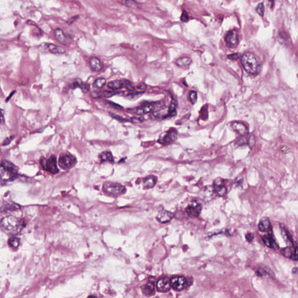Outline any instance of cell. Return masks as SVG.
Here are the masks:
<instances>
[{"mask_svg": "<svg viewBox=\"0 0 298 298\" xmlns=\"http://www.w3.org/2000/svg\"><path fill=\"white\" fill-rule=\"evenodd\" d=\"M241 63L244 69L252 75L256 74L259 69V65L255 55L251 52H246L241 57Z\"/></svg>", "mask_w": 298, "mask_h": 298, "instance_id": "6da1fadb", "label": "cell"}, {"mask_svg": "<svg viewBox=\"0 0 298 298\" xmlns=\"http://www.w3.org/2000/svg\"><path fill=\"white\" fill-rule=\"evenodd\" d=\"M22 223L17 218L12 215H8L3 218L1 221V228L4 232L14 233L19 232Z\"/></svg>", "mask_w": 298, "mask_h": 298, "instance_id": "7a4b0ae2", "label": "cell"}, {"mask_svg": "<svg viewBox=\"0 0 298 298\" xmlns=\"http://www.w3.org/2000/svg\"><path fill=\"white\" fill-rule=\"evenodd\" d=\"M17 167L11 161L3 160L1 164V176L2 181H9L17 177Z\"/></svg>", "mask_w": 298, "mask_h": 298, "instance_id": "3957f363", "label": "cell"}, {"mask_svg": "<svg viewBox=\"0 0 298 298\" xmlns=\"http://www.w3.org/2000/svg\"><path fill=\"white\" fill-rule=\"evenodd\" d=\"M103 189L104 192L107 194L114 196L124 195L126 192V188L124 186L111 182H105L103 185Z\"/></svg>", "mask_w": 298, "mask_h": 298, "instance_id": "277c9868", "label": "cell"}, {"mask_svg": "<svg viewBox=\"0 0 298 298\" xmlns=\"http://www.w3.org/2000/svg\"><path fill=\"white\" fill-rule=\"evenodd\" d=\"M40 162L42 168L51 174H56L59 172L57 165V158L55 156H51L48 159L42 158Z\"/></svg>", "mask_w": 298, "mask_h": 298, "instance_id": "5b68a950", "label": "cell"}, {"mask_svg": "<svg viewBox=\"0 0 298 298\" xmlns=\"http://www.w3.org/2000/svg\"><path fill=\"white\" fill-rule=\"evenodd\" d=\"M171 288L176 291L184 290L187 286L188 282L186 278L183 276H174L170 278Z\"/></svg>", "mask_w": 298, "mask_h": 298, "instance_id": "8992f818", "label": "cell"}, {"mask_svg": "<svg viewBox=\"0 0 298 298\" xmlns=\"http://www.w3.org/2000/svg\"><path fill=\"white\" fill-rule=\"evenodd\" d=\"M76 160L75 157L68 154H65L60 156L58 164L60 167L63 169H69L72 168L76 164Z\"/></svg>", "mask_w": 298, "mask_h": 298, "instance_id": "52a82bcc", "label": "cell"}, {"mask_svg": "<svg viewBox=\"0 0 298 298\" xmlns=\"http://www.w3.org/2000/svg\"><path fill=\"white\" fill-rule=\"evenodd\" d=\"M202 210V205L196 200L190 202L186 208V212L191 218L198 217Z\"/></svg>", "mask_w": 298, "mask_h": 298, "instance_id": "ba28073f", "label": "cell"}, {"mask_svg": "<svg viewBox=\"0 0 298 298\" xmlns=\"http://www.w3.org/2000/svg\"><path fill=\"white\" fill-rule=\"evenodd\" d=\"M213 190L215 194L220 197H224L227 194V189L224 181L221 178H216L213 182Z\"/></svg>", "mask_w": 298, "mask_h": 298, "instance_id": "9c48e42d", "label": "cell"}, {"mask_svg": "<svg viewBox=\"0 0 298 298\" xmlns=\"http://www.w3.org/2000/svg\"><path fill=\"white\" fill-rule=\"evenodd\" d=\"M225 41L227 46L229 48H235L239 43V34L238 31L235 29L229 31L225 36Z\"/></svg>", "mask_w": 298, "mask_h": 298, "instance_id": "30bf717a", "label": "cell"}, {"mask_svg": "<svg viewBox=\"0 0 298 298\" xmlns=\"http://www.w3.org/2000/svg\"><path fill=\"white\" fill-rule=\"evenodd\" d=\"M156 288L160 292H167L171 288L170 279L167 276L160 278L157 282Z\"/></svg>", "mask_w": 298, "mask_h": 298, "instance_id": "8fae6325", "label": "cell"}, {"mask_svg": "<svg viewBox=\"0 0 298 298\" xmlns=\"http://www.w3.org/2000/svg\"><path fill=\"white\" fill-rule=\"evenodd\" d=\"M156 279L152 276L149 278V282L141 287V291L145 295H151L154 294L155 291V284Z\"/></svg>", "mask_w": 298, "mask_h": 298, "instance_id": "7c38bea8", "label": "cell"}, {"mask_svg": "<svg viewBox=\"0 0 298 298\" xmlns=\"http://www.w3.org/2000/svg\"><path fill=\"white\" fill-rule=\"evenodd\" d=\"M173 217H174L173 213L167 210H163L159 211L156 217V218L160 223L164 224L171 221Z\"/></svg>", "mask_w": 298, "mask_h": 298, "instance_id": "4fadbf2b", "label": "cell"}, {"mask_svg": "<svg viewBox=\"0 0 298 298\" xmlns=\"http://www.w3.org/2000/svg\"><path fill=\"white\" fill-rule=\"evenodd\" d=\"M232 128L239 135L245 136L248 134V129L247 126L243 123L240 122H233L231 124Z\"/></svg>", "mask_w": 298, "mask_h": 298, "instance_id": "5bb4252c", "label": "cell"}, {"mask_svg": "<svg viewBox=\"0 0 298 298\" xmlns=\"http://www.w3.org/2000/svg\"><path fill=\"white\" fill-rule=\"evenodd\" d=\"M54 36L57 40L61 45H67L69 43L68 37L65 34L64 31L60 28H57L55 30Z\"/></svg>", "mask_w": 298, "mask_h": 298, "instance_id": "9a60e30c", "label": "cell"}, {"mask_svg": "<svg viewBox=\"0 0 298 298\" xmlns=\"http://www.w3.org/2000/svg\"><path fill=\"white\" fill-rule=\"evenodd\" d=\"M259 230L262 232H269L271 229V223L270 220L267 217L262 218L258 225Z\"/></svg>", "mask_w": 298, "mask_h": 298, "instance_id": "2e32d148", "label": "cell"}, {"mask_svg": "<svg viewBox=\"0 0 298 298\" xmlns=\"http://www.w3.org/2000/svg\"><path fill=\"white\" fill-rule=\"evenodd\" d=\"M263 241L264 243V244L269 248H273L275 250H277L279 248L278 245L277 243L275 242L274 239L273 238V236L271 235H268L264 236L263 238Z\"/></svg>", "mask_w": 298, "mask_h": 298, "instance_id": "e0dca14e", "label": "cell"}, {"mask_svg": "<svg viewBox=\"0 0 298 298\" xmlns=\"http://www.w3.org/2000/svg\"><path fill=\"white\" fill-rule=\"evenodd\" d=\"M153 109H154L153 105L146 104L136 108L135 110V113L139 115H143L152 112L153 110Z\"/></svg>", "mask_w": 298, "mask_h": 298, "instance_id": "ac0fdd59", "label": "cell"}, {"mask_svg": "<svg viewBox=\"0 0 298 298\" xmlns=\"http://www.w3.org/2000/svg\"><path fill=\"white\" fill-rule=\"evenodd\" d=\"M89 64L92 70L94 72H99L103 69V64L97 57H92L89 60Z\"/></svg>", "mask_w": 298, "mask_h": 298, "instance_id": "d6986e66", "label": "cell"}, {"mask_svg": "<svg viewBox=\"0 0 298 298\" xmlns=\"http://www.w3.org/2000/svg\"><path fill=\"white\" fill-rule=\"evenodd\" d=\"M175 63L180 68H187L192 64V60L189 57H184L178 58Z\"/></svg>", "mask_w": 298, "mask_h": 298, "instance_id": "ffe728a7", "label": "cell"}, {"mask_svg": "<svg viewBox=\"0 0 298 298\" xmlns=\"http://www.w3.org/2000/svg\"><path fill=\"white\" fill-rule=\"evenodd\" d=\"M176 138L177 133L175 132V131H169V132H167L163 138H161L160 143L166 144L175 140Z\"/></svg>", "mask_w": 298, "mask_h": 298, "instance_id": "44dd1931", "label": "cell"}, {"mask_svg": "<svg viewBox=\"0 0 298 298\" xmlns=\"http://www.w3.org/2000/svg\"><path fill=\"white\" fill-rule=\"evenodd\" d=\"M47 48L48 50L50 52L53 53V54H64L66 52L64 48H62L61 47H60V46L55 45L54 44H51V43L47 44Z\"/></svg>", "mask_w": 298, "mask_h": 298, "instance_id": "7402d4cb", "label": "cell"}, {"mask_svg": "<svg viewBox=\"0 0 298 298\" xmlns=\"http://www.w3.org/2000/svg\"><path fill=\"white\" fill-rule=\"evenodd\" d=\"M157 182V178L154 176H149L146 177L143 181V186L146 189L153 187Z\"/></svg>", "mask_w": 298, "mask_h": 298, "instance_id": "603a6c76", "label": "cell"}, {"mask_svg": "<svg viewBox=\"0 0 298 298\" xmlns=\"http://www.w3.org/2000/svg\"><path fill=\"white\" fill-rule=\"evenodd\" d=\"M280 226H281V231H282V235L283 236L284 239H285V241L287 242V243L288 244L289 243V245L290 244L291 245L293 246L294 242H293V240L292 239V237H291V235L289 232L286 229L285 226L283 225L282 224H281Z\"/></svg>", "mask_w": 298, "mask_h": 298, "instance_id": "cb8c5ba5", "label": "cell"}, {"mask_svg": "<svg viewBox=\"0 0 298 298\" xmlns=\"http://www.w3.org/2000/svg\"><path fill=\"white\" fill-rule=\"evenodd\" d=\"M107 86L109 89L112 90H119L124 88V83L122 80H115L110 82L107 84Z\"/></svg>", "mask_w": 298, "mask_h": 298, "instance_id": "d4e9b609", "label": "cell"}, {"mask_svg": "<svg viewBox=\"0 0 298 298\" xmlns=\"http://www.w3.org/2000/svg\"><path fill=\"white\" fill-rule=\"evenodd\" d=\"M106 85V80L104 78H98L94 80L93 86L94 89H101Z\"/></svg>", "mask_w": 298, "mask_h": 298, "instance_id": "484cf974", "label": "cell"}, {"mask_svg": "<svg viewBox=\"0 0 298 298\" xmlns=\"http://www.w3.org/2000/svg\"><path fill=\"white\" fill-rule=\"evenodd\" d=\"M99 158L102 161H107V162H113L114 161L113 156L111 153L109 152H104L100 154L99 156Z\"/></svg>", "mask_w": 298, "mask_h": 298, "instance_id": "4316f807", "label": "cell"}, {"mask_svg": "<svg viewBox=\"0 0 298 298\" xmlns=\"http://www.w3.org/2000/svg\"><path fill=\"white\" fill-rule=\"evenodd\" d=\"M177 107V102L175 100H172L171 102L170 106L168 109L167 116H171L175 115V110Z\"/></svg>", "mask_w": 298, "mask_h": 298, "instance_id": "83f0119b", "label": "cell"}, {"mask_svg": "<svg viewBox=\"0 0 298 298\" xmlns=\"http://www.w3.org/2000/svg\"><path fill=\"white\" fill-rule=\"evenodd\" d=\"M8 245L13 248H18L20 245V239L16 237H13L8 240Z\"/></svg>", "mask_w": 298, "mask_h": 298, "instance_id": "f1b7e54d", "label": "cell"}, {"mask_svg": "<svg viewBox=\"0 0 298 298\" xmlns=\"http://www.w3.org/2000/svg\"><path fill=\"white\" fill-rule=\"evenodd\" d=\"M189 97L190 102L192 104H195L197 102V93L196 91L191 90L189 93Z\"/></svg>", "mask_w": 298, "mask_h": 298, "instance_id": "f546056e", "label": "cell"}, {"mask_svg": "<svg viewBox=\"0 0 298 298\" xmlns=\"http://www.w3.org/2000/svg\"><path fill=\"white\" fill-rule=\"evenodd\" d=\"M249 140V136H248L247 135L245 136H242V138L237 141V144L238 146H243L248 144Z\"/></svg>", "mask_w": 298, "mask_h": 298, "instance_id": "4dcf8cb0", "label": "cell"}, {"mask_svg": "<svg viewBox=\"0 0 298 298\" xmlns=\"http://www.w3.org/2000/svg\"><path fill=\"white\" fill-rule=\"evenodd\" d=\"M256 12H257V14L263 17L264 14V11H265V9H264V4L263 3H260L257 5V7L256 8Z\"/></svg>", "mask_w": 298, "mask_h": 298, "instance_id": "1f68e13d", "label": "cell"}, {"mask_svg": "<svg viewBox=\"0 0 298 298\" xmlns=\"http://www.w3.org/2000/svg\"><path fill=\"white\" fill-rule=\"evenodd\" d=\"M282 253L283 255L286 257H290L291 258L292 255V250L289 247H287V248L283 249L282 251Z\"/></svg>", "mask_w": 298, "mask_h": 298, "instance_id": "d6a6232c", "label": "cell"}, {"mask_svg": "<svg viewBox=\"0 0 298 298\" xmlns=\"http://www.w3.org/2000/svg\"><path fill=\"white\" fill-rule=\"evenodd\" d=\"M79 88L81 89L82 92L83 93H87L90 90V85L89 84L86 83H83L82 82H81Z\"/></svg>", "mask_w": 298, "mask_h": 298, "instance_id": "836d02e7", "label": "cell"}, {"mask_svg": "<svg viewBox=\"0 0 298 298\" xmlns=\"http://www.w3.org/2000/svg\"><path fill=\"white\" fill-rule=\"evenodd\" d=\"M109 114H110V115L111 117H113V118H114V119L118 120V121H121V122H126V121H128V120H126V119L122 118L121 116H119L118 115L115 114L110 113V112H109Z\"/></svg>", "mask_w": 298, "mask_h": 298, "instance_id": "e575fe53", "label": "cell"}, {"mask_svg": "<svg viewBox=\"0 0 298 298\" xmlns=\"http://www.w3.org/2000/svg\"><path fill=\"white\" fill-rule=\"evenodd\" d=\"M125 83L126 87L128 90H129V91H131V92H133L135 90V86H134V85L132 84V83L131 82H130L129 80H125Z\"/></svg>", "mask_w": 298, "mask_h": 298, "instance_id": "d590c367", "label": "cell"}, {"mask_svg": "<svg viewBox=\"0 0 298 298\" xmlns=\"http://www.w3.org/2000/svg\"><path fill=\"white\" fill-rule=\"evenodd\" d=\"M116 94H118V93L114 92V91H105L103 93V96L105 97H107V98L111 97Z\"/></svg>", "mask_w": 298, "mask_h": 298, "instance_id": "8d00e7d4", "label": "cell"}, {"mask_svg": "<svg viewBox=\"0 0 298 298\" xmlns=\"http://www.w3.org/2000/svg\"><path fill=\"white\" fill-rule=\"evenodd\" d=\"M189 15L186 12V11H184L182 14V15L181 17V20L183 22H187L189 21Z\"/></svg>", "mask_w": 298, "mask_h": 298, "instance_id": "74e56055", "label": "cell"}, {"mask_svg": "<svg viewBox=\"0 0 298 298\" xmlns=\"http://www.w3.org/2000/svg\"><path fill=\"white\" fill-rule=\"evenodd\" d=\"M291 259L294 261L298 260V246L295 247L294 253H292V255Z\"/></svg>", "mask_w": 298, "mask_h": 298, "instance_id": "f35d334b", "label": "cell"}, {"mask_svg": "<svg viewBox=\"0 0 298 298\" xmlns=\"http://www.w3.org/2000/svg\"><path fill=\"white\" fill-rule=\"evenodd\" d=\"M14 138H15L14 136H9V137L6 138L4 140V141H3L2 146H7V145H8L9 144H10L11 143V141L14 139Z\"/></svg>", "mask_w": 298, "mask_h": 298, "instance_id": "ab89813d", "label": "cell"}, {"mask_svg": "<svg viewBox=\"0 0 298 298\" xmlns=\"http://www.w3.org/2000/svg\"><path fill=\"white\" fill-rule=\"evenodd\" d=\"M240 57H241V54L239 53H234V54L228 55V58H229V60H236L239 59L240 58Z\"/></svg>", "mask_w": 298, "mask_h": 298, "instance_id": "60d3db41", "label": "cell"}, {"mask_svg": "<svg viewBox=\"0 0 298 298\" xmlns=\"http://www.w3.org/2000/svg\"><path fill=\"white\" fill-rule=\"evenodd\" d=\"M123 4L125 5H126L127 6H129L131 8H134V2L131 0H124Z\"/></svg>", "mask_w": 298, "mask_h": 298, "instance_id": "b9f144b4", "label": "cell"}, {"mask_svg": "<svg viewBox=\"0 0 298 298\" xmlns=\"http://www.w3.org/2000/svg\"><path fill=\"white\" fill-rule=\"evenodd\" d=\"M131 121L133 123L135 124H138V123H141L143 121V118H138V117H132L131 118Z\"/></svg>", "mask_w": 298, "mask_h": 298, "instance_id": "7bdbcfd3", "label": "cell"}, {"mask_svg": "<svg viewBox=\"0 0 298 298\" xmlns=\"http://www.w3.org/2000/svg\"><path fill=\"white\" fill-rule=\"evenodd\" d=\"M245 237H246V239L248 241V242H251L254 239V235L252 233H248L246 235Z\"/></svg>", "mask_w": 298, "mask_h": 298, "instance_id": "ee69618b", "label": "cell"}, {"mask_svg": "<svg viewBox=\"0 0 298 298\" xmlns=\"http://www.w3.org/2000/svg\"><path fill=\"white\" fill-rule=\"evenodd\" d=\"M147 86L144 83H140L138 86H137V89L139 90H144L146 89Z\"/></svg>", "mask_w": 298, "mask_h": 298, "instance_id": "f6af8a7d", "label": "cell"}, {"mask_svg": "<svg viewBox=\"0 0 298 298\" xmlns=\"http://www.w3.org/2000/svg\"><path fill=\"white\" fill-rule=\"evenodd\" d=\"M79 18V16H75V17H73L72 18H70L69 19V20L67 21V23L68 24H72V23H73L78 18Z\"/></svg>", "mask_w": 298, "mask_h": 298, "instance_id": "bcb514c9", "label": "cell"}, {"mask_svg": "<svg viewBox=\"0 0 298 298\" xmlns=\"http://www.w3.org/2000/svg\"><path fill=\"white\" fill-rule=\"evenodd\" d=\"M110 103L111 106H112L114 107L115 108H122V107H121V106H119L118 104H115V103H111V102H110Z\"/></svg>", "mask_w": 298, "mask_h": 298, "instance_id": "7dc6e473", "label": "cell"}, {"mask_svg": "<svg viewBox=\"0 0 298 298\" xmlns=\"http://www.w3.org/2000/svg\"><path fill=\"white\" fill-rule=\"evenodd\" d=\"M3 120H4V114H3L2 110H1V124L3 122Z\"/></svg>", "mask_w": 298, "mask_h": 298, "instance_id": "c3c4849f", "label": "cell"}, {"mask_svg": "<svg viewBox=\"0 0 298 298\" xmlns=\"http://www.w3.org/2000/svg\"><path fill=\"white\" fill-rule=\"evenodd\" d=\"M292 273H294V274H297L298 273V268H294L292 269Z\"/></svg>", "mask_w": 298, "mask_h": 298, "instance_id": "681fc988", "label": "cell"}, {"mask_svg": "<svg viewBox=\"0 0 298 298\" xmlns=\"http://www.w3.org/2000/svg\"><path fill=\"white\" fill-rule=\"evenodd\" d=\"M269 2L271 3V5H272V6H273V5H274V0H269Z\"/></svg>", "mask_w": 298, "mask_h": 298, "instance_id": "f907efd6", "label": "cell"}]
</instances>
